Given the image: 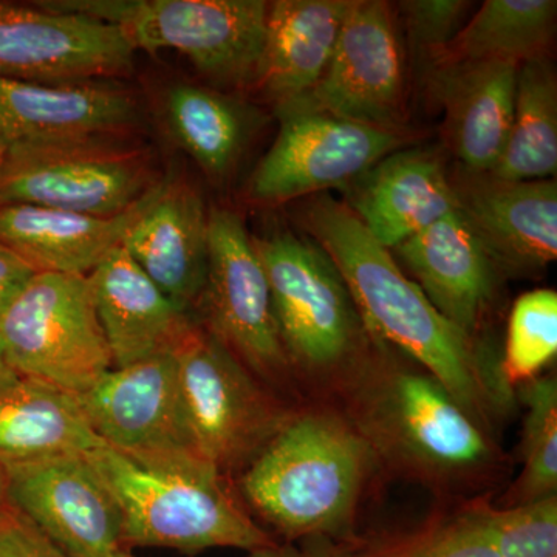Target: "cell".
<instances>
[{
  "label": "cell",
  "mask_w": 557,
  "mask_h": 557,
  "mask_svg": "<svg viewBox=\"0 0 557 557\" xmlns=\"http://www.w3.org/2000/svg\"><path fill=\"white\" fill-rule=\"evenodd\" d=\"M302 222L338 269L370 335L423 366L480 426L508 408L515 391L502 379L500 361L429 302L344 201L318 194Z\"/></svg>",
  "instance_id": "obj_1"
},
{
  "label": "cell",
  "mask_w": 557,
  "mask_h": 557,
  "mask_svg": "<svg viewBox=\"0 0 557 557\" xmlns=\"http://www.w3.org/2000/svg\"><path fill=\"white\" fill-rule=\"evenodd\" d=\"M372 458L369 443L343 418L293 413L240 472L242 497L288 541L339 533L354 516Z\"/></svg>",
  "instance_id": "obj_2"
},
{
  "label": "cell",
  "mask_w": 557,
  "mask_h": 557,
  "mask_svg": "<svg viewBox=\"0 0 557 557\" xmlns=\"http://www.w3.org/2000/svg\"><path fill=\"white\" fill-rule=\"evenodd\" d=\"M86 456L119 505L129 549L171 548L194 556L209 548L256 553L278 545L218 471H150L104 445Z\"/></svg>",
  "instance_id": "obj_3"
},
{
  "label": "cell",
  "mask_w": 557,
  "mask_h": 557,
  "mask_svg": "<svg viewBox=\"0 0 557 557\" xmlns=\"http://www.w3.org/2000/svg\"><path fill=\"white\" fill-rule=\"evenodd\" d=\"M47 9L86 14L119 28L134 50L177 51L201 75L258 83L270 3L263 0H53Z\"/></svg>",
  "instance_id": "obj_4"
},
{
  "label": "cell",
  "mask_w": 557,
  "mask_h": 557,
  "mask_svg": "<svg viewBox=\"0 0 557 557\" xmlns=\"http://www.w3.org/2000/svg\"><path fill=\"white\" fill-rule=\"evenodd\" d=\"M357 431L416 474L454 479L493 457L485 429L429 373L391 370L358 387Z\"/></svg>",
  "instance_id": "obj_5"
},
{
  "label": "cell",
  "mask_w": 557,
  "mask_h": 557,
  "mask_svg": "<svg viewBox=\"0 0 557 557\" xmlns=\"http://www.w3.org/2000/svg\"><path fill=\"white\" fill-rule=\"evenodd\" d=\"M159 183L148 153L120 135L46 139L0 150V207L113 215Z\"/></svg>",
  "instance_id": "obj_6"
},
{
  "label": "cell",
  "mask_w": 557,
  "mask_h": 557,
  "mask_svg": "<svg viewBox=\"0 0 557 557\" xmlns=\"http://www.w3.org/2000/svg\"><path fill=\"white\" fill-rule=\"evenodd\" d=\"M172 354L200 456L223 478L244 471L295 412L205 327L194 324Z\"/></svg>",
  "instance_id": "obj_7"
},
{
  "label": "cell",
  "mask_w": 557,
  "mask_h": 557,
  "mask_svg": "<svg viewBox=\"0 0 557 557\" xmlns=\"http://www.w3.org/2000/svg\"><path fill=\"white\" fill-rule=\"evenodd\" d=\"M0 350L20 379L89 391L113 369L89 276L36 273L0 314Z\"/></svg>",
  "instance_id": "obj_8"
},
{
  "label": "cell",
  "mask_w": 557,
  "mask_h": 557,
  "mask_svg": "<svg viewBox=\"0 0 557 557\" xmlns=\"http://www.w3.org/2000/svg\"><path fill=\"white\" fill-rule=\"evenodd\" d=\"M289 364L307 372L338 369L357 354L364 325L346 282L317 242L278 230L252 237Z\"/></svg>",
  "instance_id": "obj_9"
},
{
  "label": "cell",
  "mask_w": 557,
  "mask_h": 557,
  "mask_svg": "<svg viewBox=\"0 0 557 557\" xmlns=\"http://www.w3.org/2000/svg\"><path fill=\"white\" fill-rule=\"evenodd\" d=\"M172 351L110 369L78 395L81 408L102 445L138 467L215 471L194 442Z\"/></svg>",
  "instance_id": "obj_10"
},
{
  "label": "cell",
  "mask_w": 557,
  "mask_h": 557,
  "mask_svg": "<svg viewBox=\"0 0 557 557\" xmlns=\"http://www.w3.org/2000/svg\"><path fill=\"white\" fill-rule=\"evenodd\" d=\"M277 137L249 178L248 197L260 205L344 190L410 141L406 132L338 119L298 101L277 106Z\"/></svg>",
  "instance_id": "obj_11"
},
{
  "label": "cell",
  "mask_w": 557,
  "mask_h": 557,
  "mask_svg": "<svg viewBox=\"0 0 557 557\" xmlns=\"http://www.w3.org/2000/svg\"><path fill=\"white\" fill-rule=\"evenodd\" d=\"M397 20L383 0H350L324 76L298 102L338 119L405 132L408 69Z\"/></svg>",
  "instance_id": "obj_12"
},
{
  "label": "cell",
  "mask_w": 557,
  "mask_h": 557,
  "mask_svg": "<svg viewBox=\"0 0 557 557\" xmlns=\"http://www.w3.org/2000/svg\"><path fill=\"white\" fill-rule=\"evenodd\" d=\"M199 307L205 329L255 375L267 380L287 372L265 269L244 220L231 209H209L208 273Z\"/></svg>",
  "instance_id": "obj_13"
},
{
  "label": "cell",
  "mask_w": 557,
  "mask_h": 557,
  "mask_svg": "<svg viewBox=\"0 0 557 557\" xmlns=\"http://www.w3.org/2000/svg\"><path fill=\"white\" fill-rule=\"evenodd\" d=\"M135 50L126 36L86 16L0 0V78L84 83L127 75Z\"/></svg>",
  "instance_id": "obj_14"
},
{
  "label": "cell",
  "mask_w": 557,
  "mask_h": 557,
  "mask_svg": "<svg viewBox=\"0 0 557 557\" xmlns=\"http://www.w3.org/2000/svg\"><path fill=\"white\" fill-rule=\"evenodd\" d=\"M7 497L70 557H134L115 498L87 456L3 468Z\"/></svg>",
  "instance_id": "obj_15"
},
{
  "label": "cell",
  "mask_w": 557,
  "mask_h": 557,
  "mask_svg": "<svg viewBox=\"0 0 557 557\" xmlns=\"http://www.w3.org/2000/svg\"><path fill=\"white\" fill-rule=\"evenodd\" d=\"M457 211L500 271L530 273L557 256V182L450 172Z\"/></svg>",
  "instance_id": "obj_16"
},
{
  "label": "cell",
  "mask_w": 557,
  "mask_h": 557,
  "mask_svg": "<svg viewBox=\"0 0 557 557\" xmlns=\"http://www.w3.org/2000/svg\"><path fill=\"white\" fill-rule=\"evenodd\" d=\"M138 120L134 95L109 81L51 84L0 78V150L46 139L120 135Z\"/></svg>",
  "instance_id": "obj_17"
},
{
  "label": "cell",
  "mask_w": 557,
  "mask_h": 557,
  "mask_svg": "<svg viewBox=\"0 0 557 557\" xmlns=\"http://www.w3.org/2000/svg\"><path fill=\"white\" fill-rule=\"evenodd\" d=\"M429 302L475 338L496 298L502 271L482 242L454 211L392 249Z\"/></svg>",
  "instance_id": "obj_18"
},
{
  "label": "cell",
  "mask_w": 557,
  "mask_h": 557,
  "mask_svg": "<svg viewBox=\"0 0 557 557\" xmlns=\"http://www.w3.org/2000/svg\"><path fill=\"white\" fill-rule=\"evenodd\" d=\"M208 214L196 189L163 180L121 242L150 281L188 314L199 307L207 282Z\"/></svg>",
  "instance_id": "obj_19"
},
{
  "label": "cell",
  "mask_w": 557,
  "mask_h": 557,
  "mask_svg": "<svg viewBox=\"0 0 557 557\" xmlns=\"http://www.w3.org/2000/svg\"><path fill=\"white\" fill-rule=\"evenodd\" d=\"M344 190L346 207L391 251L457 209L450 172L431 149L392 152Z\"/></svg>",
  "instance_id": "obj_20"
},
{
  "label": "cell",
  "mask_w": 557,
  "mask_h": 557,
  "mask_svg": "<svg viewBox=\"0 0 557 557\" xmlns=\"http://www.w3.org/2000/svg\"><path fill=\"white\" fill-rule=\"evenodd\" d=\"M520 65L454 62L428 72L429 90L445 110V134L461 170L491 172L507 146Z\"/></svg>",
  "instance_id": "obj_21"
},
{
  "label": "cell",
  "mask_w": 557,
  "mask_h": 557,
  "mask_svg": "<svg viewBox=\"0 0 557 557\" xmlns=\"http://www.w3.org/2000/svg\"><path fill=\"white\" fill-rule=\"evenodd\" d=\"M89 282L113 368L174 350L194 325L121 245L91 271Z\"/></svg>",
  "instance_id": "obj_22"
},
{
  "label": "cell",
  "mask_w": 557,
  "mask_h": 557,
  "mask_svg": "<svg viewBox=\"0 0 557 557\" xmlns=\"http://www.w3.org/2000/svg\"><path fill=\"white\" fill-rule=\"evenodd\" d=\"M163 182V180H161ZM161 182L127 209L113 215L7 205L0 207V242L33 269L89 276L156 199Z\"/></svg>",
  "instance_id": "obj_23"
},
{
  "label": "cell",
  "mask_w": 557,
  "mask_h": 557,
  "mask_svg": "<svg viewBox=\"0 0 557 557\" xmlns=\"http://www.w3.org/2000/svg\"><path fill=\"white\" fill-rule=\"evenodd\" d=\"M350 0L270 3L259 89L277 106L302 100L324 76Z\"/></svg>",
  "instance_id": "obj_24"
},
{
  "label": "cell",
  "mask_w": 557,
  "mask_h": 557,
  "mask_svg": "<svg viewBox=\"0 0 557 557\" xmlns=\"http://www.w3.org/2000/svg\"><path fill=\"white\" fill-rule=\"evenodd\" d=\"M101 446L78 395L32 379L0 388V467L86 456Z\"/></svg>",
  "instance_id": "obj_25"
},
{
  "label": "cell",
  "mask_w": 557,
  "mask_h": 557,
  "mask_svg": "<svg viewBox=\"0 0 557 557\" xmlns=\"http://www.w3.org/2000/svg\"><path fill=\"white\" fill-rule=\"evenodd\" d=\"M163 110L175 143L200 170L215 182L228 177L251 137V112L234 98L193 84L172 86Z\"/></svg>",
  "instance_id": "obj_26"
},
{
  "label": "cell",
  "mask_w": 557,
  "mask_h": 557,
  "mask_svg": "<svg viewBox=\"0 0 557 557\" xmlns=\"http://www.w3.org/2000/svg\"><path fill=\"white\" fill-rule=\"evenodd\" d=\"M556 16V0H486L435 65L482 61L522 65L549 58Z\"/></svg>",
  "instance_id": "obj_27"
},
{
  "label": "cell",
  "mask_w": 557,
  "mask_h": 557,
  "mask_svg": "<svg viewBox=\"0 0 557 557\" xmlns=\"http://www.w3.org/2000/svg\"><path fill=\"white\" fill-rule=\"evenodd\" d=\"M557 78L549 58L520 65L507 146L491 174L515 180L555 178Z\"/></svg>",
  "instance_id": "obj_28"
},
{
  "label": "cell",
  "mask_w": 557,
  "mask_h": 557,
  "mask_svg": "<svg viewBox=\"0 0 557 557\" xmlns=\"http://www.w3.org/2000/svg\"><path fill=\"white\" fill-rule=\"evenodd\" d=\"M523 468L515 485L512 505L557 497V381L537 376L523 384Z\"/></svg>",
  "instance_id": "obj_29"
},
{
  "label": "cell",
  "mask_w": 557,
  "mask_h": 557,
  "mask_svg": "<svg viewBox=\"0 0 557 557\" xmlns=\"http://www.w3.org/2000/svg\"><path fill=\"white\" fill-rule=\"evenodd\" d=\"M557 354V295L534 289L520 296L509 314L500 375L511 391L537 379Z\"/></svg>",
  "instance_id": "obj_30"
},
{
  "label": "cell",
  "mask_w": 557,
  "mask_h": 557,
  "mask_svg": "<svg viewBox=\"0 0 557 557\" xmlns=\"http://www.w3.org/2000/svg\"><path fill=\"white\" fill-rule=\"evenodd\" d=\"M479 512L498 557H557V497Z\"/></svg>",
  "instance_id": "obj_31"
},
{
  "label": "cell",
  "mask_w": 557,
  "mask_h": 557,
  "mask_svg": "<svg viewBox=\"0 0 557 557\" xmlns=\"http://www.w3.org/2000/svg\"><path fill=\"white\" fill-rule=\"evenodd\" d=\"M398 5L409 49L429 72L445 57L467 24L474 3L463 0H406Z\"/></svg>",
  "instance_id": "obj_32"
},
{
  "label": "cell",
  "mask_w": 557,
  "mask_h": 557,
  "mask_svg": "<svg viewBox=\"0 0 557 557\" xmlns=\"http://www.w3.org/2000/svg\"><path fill=\"white\" fill-rule=\"evenodd\" d=\"M372 557H498L479 508Z\"/></svg>",
  "instance_id": "obj_33"
},
{
  "label": "cell",
  "mask_w": 557,
  "mask_h": 557,
  "mask_svg": "<svg viewBox=\"0 0 557 557\" xmlns=\"http://www.w3.org/2000/svg\"><path fill=\"white\" fill-rule=\"evenodd\" d=\"M0 557H70L7 504L0 511Z\"/></svg>",
  "instance_id": "obj_34"
},
{
  "label": "cell",
  "mask_w": 557,
  "mask_h": 557,
  "mask_svg": "<svg viewBox=\"0 0 557 557\" xmlns=\"http://www.w3.org/2000/svg\"><path fill=\"white\" fill-rule=\"evenodd\" d=\"M36 273L30 263L0 242V314Z\"/></svg>",
  "instance_id": "obj_35"
},
{
  "label": "cell",
  "mask_w": 557,
  "mask_h": 557,
  "mask_svg": "<svg viewBox=\"0 0 557 557\" xmlns=\"http://www.w3.org/2000/svg\"><path fill=\"white\" fill-rule=\"evenodd\" d=\"M135 557V556H134ZM248 557H307L298 549L289 547V545H277V547L269 549H260V552L249 553Z\"/></svg>",
  "instance_id": "obj_36"
},
{
  "label": "cell",
  "mask_w": 557,
  "mask_h": 557,
  "mask_svg": "<svg viewBox=\"0 0 557 557\" xmlns=\"http://www.w3.org/2000/svg\"><path fill=\"white\" fill-rule=\"evenodd\" d=\"M17 379H20V376L10 369L5 358H3L2 350H0V388L10 386V384H13Z\"/></svg>",
  "instance_id": "obj_37"
},
{
  "label": "cell",
  "mask_w": 557,
  "mask_h": 557,
  "mask_svg": "<svg viewBox=\"0 0 557 557\" xmlns=\"http://www.w3.org/2000/svg\"><path fill=\"white\" fill-rule=\"evenodd\" d=\"M9 504V497H7V474L5 469L0 467V511Z\"/></svg>",
  "instance_id": "obj_38"
}]
</instances>
